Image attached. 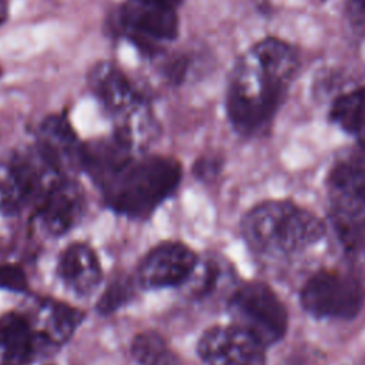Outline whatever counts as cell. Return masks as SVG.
<instances>
[{"mask_svg":"<svg viewBox=\"0 0 365 365\" xmlns=\"http://www.w3.org/2000/svg\"><path fill=\"white\" fill-rule=\"evenodd\" d=\"M297 54L278 38L255 44L235 67L227 97V113L234 128L257 134L272 118L295 73Z\"/></svg>","mask_w":365,"mask_h":365,"instance_id":"6da1fadb","label":"cell"},{"mask_svg":"<svg viewBox=\"0 0 365 365\" xmlns=\"http://www.w3.org/2000/svg\"><path fill=\"white\" fill-rule=\"evenodd\" d=\"M181 175V165L173 157H131L98 185L114 211L130 218H145L174 194Z\"/></svg>","mask_w":365,"mask_h":365,"instance_id":"7a4b0ae2","label":"cell"},{"mask_svg":"<svg viewBox=\"0 0 365 365\" xmlns=\"http://www.w3.org/2000/svg\"><path fill=\"white\" fill-rule=\"evenodd\" d=\"M248 248L262 257L299 254L325 235L324 222L291 201H264L247 212L241 222Z\"/></svg>","mask_w":365,"mask_h":365,"instance_id":"3957f363","label":"cell"},{"mask_svg":"<svg viewBox=\"0 0 365 365\" xmlns=\"http://www.w3.org/2000/svg\"><path fill=\"white\" fill-rule=\"evenodd\" d=\"M234 325L245 329L265 348L282 339L288 312L278 295L264 282L250 281L237 287L228 299Z\"/></svg>","mask_w":365,"mask_h":365,"instance_id":"277c9868","label":"cell"},{"mask_svg":"<svg viewBox=\"0 0 365 365\" xmlns=\"http://www.w3.org/2000/svg\"><path fill=\"white\" fill-rule=\"evenodd\" d=\"M362 302L359 281L341 271H318L301 289V305L315 318L351 319L361 311Z\"/></svg>","mask_w":365,"mask_h":365,"instance_id":"5b68a950","label":"cell"},{"mask_svg":"<svg viewBox=\"0 0 365 365\" xmlns=\"http://www.w3.org/2000/svg\"><path fill=\"white\" fill-rule=\"evenodd\" d=\"M197 349L207 365H265V346L234 324L208 328Z\"/></svg>","mask_w":365,"mask_h":365,"instance_id":"8992f818","label":"cell"},{"mask_svg":"<svg viewBox=\"0 0 365 365\" xmlns=\"http://www.w3.org/2000/svg\"><path fill=\"white\" fill-rule=\"evenodd\" d=\"M198 262L197 254L182 242L167 241L154 247L140 262L138 284L147 289L180 287Z\"/></svg>","mask_w":365,"mask_h":365,"instance_id":"52a82bcc","label":"cell"},{"mask_svg":"<svg viewBox=\"0 0 365 365\" xmlns=\"http://www.w3.org/2000/svg\"><path fill=\"white\" fill-rule=\"evenodd\" d=\"M86 197L81 187L67 178H60L40 198L37 215L43 230L50 235L70 231L84 214Z\"/></svg>","mask_w":365,"mask_h":365,"instance_id":"ba28073f","label":"cell"},{"mask_svg":"<svg viewBox=\"0 0 365 365\" xmlns=\"http://www.w3.org/2000/svg\"><path fill=\"white\" fill-rule=\"evenodd\" d=\"M328 187L331 214L365 217V151L338 161L329 173Z\"/></svg>","mask_w":365,"mask_h":365,"instance_id":"9c48e42d","label":"cell"},{"mask_svg":"<svg viewBox=\"0 0 365 365\" xmlns=\"http://www.w3.org/2000/svg\"><path fill=\"white\" fill-rule=\"evenodd\" d=\"M36 150L61 175L67 170L81 167L83 145L64 115L53 114L43 120Z\"/></svg>","mask_w":365,"mask_h":365,"instance_id":"30bf717a","label":"cell"},{"mask_svg":"<svg viewBox=\"0 0 365 365\" xmlns=\"http://www.w3.org/2000/svg\"><path fill=\"white\" fill-rule=\"evenodd\" d=\"M57 274L67 289L78 297L93 294L103 278L101 264L96 251L84 242H71L63 250Z\"/></svg>","mask_w":365,"mask_h":365,"instance_id":"8fae6325","label":"cell"},{"mask_svg":"<svg viewBox=\"0 0 365 365\" xmlns=\"http://www.w3.org/2000/svg\"><path fill=\"white\" fill-rule=\"evenodd\" d=\"M44 348L34 321L21 312L0 317V354L4 365H26Z\"/></svg>","mask_w":365,"mask_h":365,"instance_id":"7c38bea8","label":"cell"},{"mask_svg":"<svg viewBox=\"0 0 365 365\" xmlns=\"http://www.w3.org/2000/svg\"><path fill=\"white\" fill-rule=\"evenodd\" d=\"M124 24L134 33L153 40H171L178 33V17L173 7L151 0H137L125 7Z\"/></svg>","mask_w":365,"mask_h":365,"instance_id":"4fadbf2b","label":"cell"},{"mask_svg":"<svg viewBox=\"0 0 365 365\" xmlns=\"http://www.w3.org/2000/svg\"><path fill=\"white\" fill-rule=\"evenodd\" d=\"M88 86L100 103L114 114L140 100L124 73L110 61H100L91 67Z\"/></svg>","mask_w":365,"mask_h":365,"instance_id":"5bb4252c","label":"cell"},{"mask_svg":"<svg viewBox=\"0 0 365 365\" xmlns=\"http://www.w3.org/2000/svg\"><path fill=\"white\" fill-rule=\"evenodd\" d=\"M43 346L64 344L81 321V312L61 302H44L33 319Z\"/></svg>","mask_w":365,"mask_h":365,"instance_id":"9a60e30c","label":"cell"},{"mask_svg":"<svg viewBox=\"0 0 365 365\" xmlns=\"http://www.w3.org/2000/svg\"><path fill=\"white\" fill-rule=\"evenodd\" d=\"M331 118L365 148V88L339 96L332 104Z\"/></svg>","mask_w":365,"mask_h":365,"instance_id":"2e32d148","label":"cell"},{"mask_svg":"<svg viewBox=\"0 0 365 365\" xmlns=\"http://www.w3.org/2000/svg\"><path fill=\"white\" fill-rule=\"evenodd\" d=\"M228 268H225L224 261L218 258L207 257L205 259H198L190 278L184 282L188 289V297L194 299H204L212 295L220 284L227 278Z\"/></svg>","mask_w":365,"mask_h":365,"instance_id":"e0dca14e","label":"cell"},{"mask_svg":"<svg viewBox=\"0 0 365 365\" xmlns=\"http://www.w3.org/2000/svg\"><path fill=\"white\" fill-rule=\"evenodd\" d=\"M131 355L138 365H178L177 355L154 331H144L134 336Z\"/></svg>","mask_w":365,"mask_h":365,"instance_id":"ac0fdd59","label":"cell"},{"mask_svg":"<svg viewBox=\"0 0 365 365\" xmlns=\"http://www.w3.org/2000/svg\"><path fill=\"white\" fill-rule=\"evenodd\" d=\"M27 200L29 194L16 165L0 161V212L16 214Z\"/></svg>","mask_w":365,"mask_h":365,"instance_id":"d6986e66","label":"cell"},{"mask_svg":"<svg viewBox=\"0 0 365 365\" xmlns=\"http://www.w3.org/2000/svg\"><path fill=\"white\" fill-rule=\"evenodd\" d=\"M134 297V282L127 275H118L113 278V281L107 285L104 292L101 294L97 302V311L101 315H108L127 302H130Z\"/></svg>","mask_w":365,"mask_h":365,"instance_id":"ffe728a7","label":"cell"},{"mask_svg":"<svg viewBox=\"0 0 365 365\" xmlns=\"http://www.w3.org/2000/svg\"><path fill=\"white\" fill-rule=\"evenodd\" d=\"M0 289L23 292L27 289V278L21 267L16 264L0 265Z\"/></svg>","mask_w":365,"mask_h":365,"instance_id":"44dd1931","label":"cell"},{"mask_svg":"<svg viewBox=\"0 0 365 365\" xmlns=\"http://www.w3.org/2000/svg\"><path fill=\"white\" fill-rule=\"evenodd\" d=\"M220 168H221L220 160H217L214 157H204V158H200L194 164V174L200 180L210 181L220 173Z\"/></svg>","mask_w":365,"mask_h":365,"instance_id":"7402d4cb","label":"cell"},{"mask_svg":"<svg viewBox=\"0 0 365 365\" xmlns=\"http://www.w3.org/2000/svg\"><path fill=\"white\" fill-rule=\"evenodd\" d=\"M348 13L358 24H365V0H349Z\"/></svg>","mask_w":365,"mask_h":365,"instance_id":"603a6c76","label":"cell"},{"mask_svg":"<svg viewBox=\"0 0 365 365\" xmlns=\"http://www.w3.org/2000/svg\"><path fill=\"white\" fill-rule=\"evenodd\" d=\"M10 17V3L9 0H0V27L6 24Z\"/></svg>","mask_w":365,"mask_h":365,"instance_id":"cb8c5ba5","label":"cell"},{"mask_svg":"<svg viewBox=\"0 0 365 365\" xmlns=\"http://www.w3.org/2000/svg\"><path fill=\"white\" fill-rule=\"evenodd\" d=\"M151 1H155L158 4H163V6H167V7H175L178 3H181V0H151Z\"/></svg>","mask_w":365,"mask_h":365,"instance_id":"d4e9b609","label":"cell"},{"mask_svg":"<svg viewBox=\"0 0 365 365\" xmlns=\"http://www.w3.org/2000/svg\"><path fill=\"white\" fill-rule=\"evenodd\" d=\"M1 76H3V67H1V64H0V78H1Z\"/></svg>","mask_w":365,"mask_h":365,"instance_id":"484cf974","label":"cell"}]
</instances>
